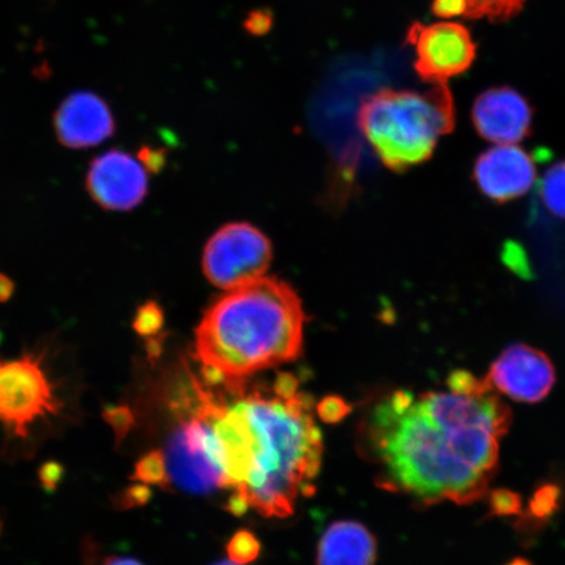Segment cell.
<instances>
[{"label":"cell","mask_w":565,"mask_h":565,"mask_svg":"<svg viewBox=\"0 0 565 565\" xmlns=\"http://www.w3.org/2000/svg\"><path fill=\"white\" fill-rule=\"evenodd\" d=\"M449 392L395 391L374 407L371 451L385 489L422 505L477 503L499 466L512 412L486 379L456 371Z\"/></svg>","instance_id":"obj_1"},{"label":"cell","mask_w":565,"mask_h":565,"mask_svg":"<svg viewBox=\"0 0 565 565\" xmlns=\"http://www.w3.org/2000/svg\"><path fill=\"white\" fill-rule=\"evenodd\" d=\"M218 461L231 492L230 511L286 519L315 491L323 443L306 394L292 377L271 391L238 395L230 405L203 395Z\"/></svg>","instance_id":"obj_2"},{"label":"cell","mask_w":565,"mask_h":565,"mask_svg":"<svg viewBox=\"0 0 565 565\" xmlns=\"http://www.w3.org/2000/svg\"><path fill=\"white\" fill-rule=\"evenodd\" d=\"M303 324L306 313L292 287L260 278L231 289L207 310L196 329L195 356L210 380L239 384L298 359Z\"/></svg>","instance_id":"obj_3"},{"label":"cell","mask_w":565,"mask_h":565,"mask_svg":"<svg viewBox=\"0 0 565 565\" xmlns=\"http://www.w3.org/2000/svg\"><path fill=\"white\" fill-rule=\"evenodd\" d=\"M358 124L388 169L406 171L433 157L437 141L455 130L454 96L445 84L423 94L381 89L364 98Z\"/></svg>","instance_id":"obj_4"},{"label":"cell","mask_w":565,"mask_h":565,"mask_svg":"<svg viewBox=\"0 0 565 565\" xmlns=\"http://www.w3.org/2000/svg\"><path fill=\"white\" fill-rule=\"evenodd\" d=\"M161 451L168 487L196 494L225 490L215 437L202 402L192 418L173 430Z\"/></svg>","instance_id":"obj_5"},{"label":"cell","mask_w":565,"mask_h":565,"mask_svg":"<svg viewBox=\"0 0 565 565\" xmlns=\"http://www.w3.org/2000/svg\"><path fill=\"white\" fill-rule=\"evenodd\" d=\"M61 402L33 353L0 360V423L15 436L26 437L35 422L60 413Z\"/></svg>","instance_id":"obj_6"},{"label":"cell","mask_w":565,"mask_h":565,"mask_svg":"<svg viewBox=\"0 0 565 565\" xmlns=\"http://www.w3.org/2000/svg\"><path fill=\"white\" fill-rule=\"evenodd\" d=\"M273 259V246L264 232L249 223H230L204 247L202 266L212 285L235 289L264 278Z\"/></svg>","instance_id":"obj_7"},{"label":"cell","mask_w":565,"mask_h":565,"mask_svg":"<svg viewBox=\"0 0 565 565\" xmlns=\"http://www.w3.org/2000/svg\"><path fill=\"white\" fill-rule=\"evenodd\" d=\"M407 42L415 49L414 63L422 81L435 86L468 71L477 56V45L462 24L414 23L408 28Z\"/></svg>","instance_id":"obj_8"},{"label":"cell","mask_w":565,"mask_h":565,"mask_svg":"<svg viewBox=\"0 0 565 565\" xmlns=\"http://www.w3.org/2000/svg\"><path fill=\"white\" fill-rule=\"evenodd\" d=\"M486 381L514 401L536 404L553 391L555 370L545 352L512 344L494 360Z\"/></svg>","instance_id":"obj_9"},{"label":"cell","mask_w":565,"mask_h":565,"mask_svg":"<svg viewBox=\"0 0 565 565\" xmlns=\"http://www.w3.org/2000/svg\"><path fill=\"white\" fill-rule=\"evenodd\" d=\"M143 164L121 150H110L90 162L86 186L98 206L129 211L139 206L148 193Z\"/></svg>","instance_id":"obj_10"},{"label":"cell","mask_w":565,"mask_h":565,"mask_svg":"<svg viewBox=\"0 0 565 565\" xmlns=\"http://www.w3.org/2000/svg\"><path fill=\"white\" fill-rule=\"evenodd\" d=\"M472 179L489 200L505 203L533 188L536 167L532 154L513 145L487 150L476 161Z\"/></svg>","instance_id":"obj_11"},{"label":"cell","mask_w":565,"mask_h":565,"mask_svg":"<svg viewBox=\"0 0 565 565\" xmlns=\"http://www.w3.org/2000/svg\"><path fill=\"white\" fill-rule=\"evenodd\" d=\"M480 137L498 145H514L532 134L533 109L510 87L491 88L477 97L471 111Z\"/></svg>","instance_id":"obj_12"},{"label":"cell","mask_w":565,"mask_h":565,"mask_svg":"<svg viewBox=\"0 0 565 565\" xmlns=\"http://www.w3.org/2000/svg\"><path fill=\"white\" fill-rule=\"evenodd\" d=\"M54 131L62 146L84 150L115 136V116L104 98L94 92H75L56 109Z\"/></svg>","instance_id":"obj_13"},{"label":"cell","mask_w":565,"mask_h":565,"mask_svg":"<svg viewBox=\"0 0 565 565\" xmlns=\"http://www.w3.org/2000/svg\"><path fill=\"white\" fill-rule=\"evenodd\" d=\"M376 559V540L355 521L334 522L318 543L317 565H374Z\"/></svg>","instance_id":"obj_14"},{"label":"cell","mask_w":565,"mask_h":565,"mask_svg":"<svg viewBox=\"0 0 565 565\" xmlns=\"http://www.w3.org/2000/svg\"><path fill=\"white\" fill-rule=\"evenodd\" d=\"M526 0H468L465 18L487 19L491 23H504L524 9Z\"/></svg>","instance_id":"obj_15"},{"label":"cell","mask_w":565,"mask_h":565,"mask_svg":"<svg viewBox=\"0 0 565 565\" xmlns=\"http://www.w3.org/2000/svg\"><path fill=\"white\" fill-rule=\"evenodd\" d=\"M541 194L551 214L565 218V160L556 162L543 177Z\"/></svg>","instance_id":"obj_16"},{"label":"cell","mask_w":565,"mask_h":565,"mask_svg":"<svg viewBox=\"0 0 565 565\" xmlns=\"http://www.w3.org/2000/svg\"><path fill=\"white\" fill-rule=\"evenodd\" d=\"M132 479L140 483L168 489L167 469L161 449L152 450L139 459Z\"/></svg>","instance_id":"obj_17"},{"label":"cell","mask_w":565,"mask_h":565,"mask_svg":"<svg viewBox=\"0 0 565 565\" xmlns=\"http://www.w3.org/2000/svg\"><path fill=\"white\" fill-rule=\"evenodd\" d=\"M561 490L553 483L542 484L529 501L527 518L532 521H545L559 507Z\"/></svg>","instance_id":"obj_18"},{"label":"cell","mask_w":565,"mask_h":565,"mask_svg":"<svg viewBox=\"0 0 565 565\" xmlns=\"http://www.w3.org/2000/svg\"><path fill=\"white\" fill-rule=\"evenodd\" d=\"M260 545L256 536L249 532H239L230 542L228 554L231 561L237 564H246L256 559Z\"/></svg>","instance_id":"obj_19"},{"label":"cell","mask_w":565,"mask_h":565,"mask_svg":"<svg viewBox=\"0 0 565 565\" xmlns=\"http://www.w3.org/2000/svg\"><path fill=\"white\" fill-rule=\"evenodd\" d=\"M489 507L490 512L493 515H500V518L520 514L522 511V498L518 492L511 490H493L489 494Z\"/></svg>","instance_id":"obj_20"},{"label":"cell","mask_w":565,"mask_h":565,"mask_svg":"<svg viewBox=\"0 0 565 565\" xmlns=\"http://www.w3.org/2000/svg\"><path fill=\"white\" fill-rule=\"evenodd\" d=\"M162 323V313L157 303L147 302L138 309L136 320H134V329L139 335H153L158 333Z\"/></svg>","instance_id":"obj_21"},{"label":"cell","mask_w":565,"mask_h":565,"mask_svg":"<svg viewBox=\"0 0 565 565\" xmlns=\"http://www.w3.org/2000/svg\"><path fill=\"white\" fill-rule=\"evenodd\" d=\"M104 419L115 429L117 440L121 441L122 437L129 433L134 424V415L129 407L113 406L105 408Z\"/></svg>","instance_id":"obj_22"},{"label":"cell","mask_w":565,"mask_h":565,"mask_svg":"<svg viewBox=\"0 0 565 565\" xmlns=\"http://www.w3.org/2000/svg\"><path fill=\"white\" fill-rule=\"evenodd\" d=\"M468 0H434L433 12L437 18L450 19L466 15Z\"/></svg>","instance_id":"obj_23"},{"label":"cell","mask_w":565,"mask_h":565,"mask_svg":"<svg viewBox=\"0 0 565 565\" xmlns=\"http://www.w3.org/2000/svg\"><path fill=\"white\" fill-rule=\"evenodd\" d=\"M63 476V468L60 463L47 462L40 469L39 477L42 487L46 491H54Z\"/></svg>","instance_id":"obj_24"},{"label":"cell","mask_w":565,"mask_h":565,"mask_svg":"<svg viewBox=\"0 0 565 565\" xmlns=\"http://www.w3.org/2000/svg\"><path fill=\"white\" fill-rule=\"evenodd\" d=\"M139 161L145 166L147 171L157 173L159 169L164 167V152L154 150L151 147H143L139 151Z\"/></svg>","instance_id":"obj_25"},{"label":"cell","mask_w":565,"mask_h":565,"mask_svg":"<svg viewBox=\"0 0 565 565\" xmlns=\"http://www.w3.org/2000/svg\"><path fill=\"white\" fill-rule=\"evenodd\" d=\"M148 491L143 486H132L124 493L119 494L118 504L122 508H131L146 503L148 500Z\"/></svg>","instance_id":"obj_26"},{"label":"cell","mask_w":565,"mask_h":565,"mask_svg":"<svg viewBox=\"0 0 565 565\" xmlns=\"http://www.w3.org/2000/svg\"><path fill=\"white\" fill-rule=\"evenodd\" d=\"M271 24L273 18L270 13L259 11L250 13L249 19L246 20L245 26L246 30L253 34H264L270 31Z\"/></svg>","instance_id":"obj_27"},{"label":"cell","mask_w":565,"mask_h":565,"mask_svg":"<svg viewBox=\"0 0 565 565\" xmlns=\"http://www.w3.org/2000/svg\"><path fill=\"white\" fill-rule=\"evenodd\" d=\"M13 292H15V282L7 277V275L0 274V302L9 301Z\"/></svg>","instance_id":"obj_28"},{"label":"cell","mask_w":565,"mask_h":565,"mask_svg":"<svg viewBox=\"0 0 565 565\" xmlns=\"http://www.w3.org/2000/svg\"><path fill=\"white\" fill-rule=\"evenodd\" d=\"M103 565H145L131 556H109L106 557Z\"/></svg>","instance_id":"obj_29"},{"label":"cell","mask_w":565,"mask_h":565,"mask_svg":"<svg viewBox=\"0 0 565 565\" xmlns=\"http://www.w3.org/2000/svg\"><path fill=\"white\" fill-rule=\"evenodd\" d=\"M505 565H533V564L526 559H521V557H518V559H513L512 562H510Z\"/></svg>","instance_id":"obj_30"},{"label":"cell","mask_w":565,"mask_h":565,"mask_svg":"<svg viewBox=\"0 0 565 565\" xmlns=\"http://www.w3.org/2000/svg\"><path fill=\"white\" fill-rule=\"evenodd\" d=\"M215 565H242V564H237V563L232 562V561H224V562L217 563Z\"/></svg>","instance_id":"obj_31"},{"label":"cell","mask_w":565,"mask_h":565,"mask_svg":"<svg viewBox=\"0 0 565 565\" xmlns=\"http://www.w3.org/2000/svg\"><path fill=\"white\" fill-rule=\"evenodd\" d=\"M0 529H2V524H0Z\"/></svg>","instance_id":"obj_32"}]
</instances>
